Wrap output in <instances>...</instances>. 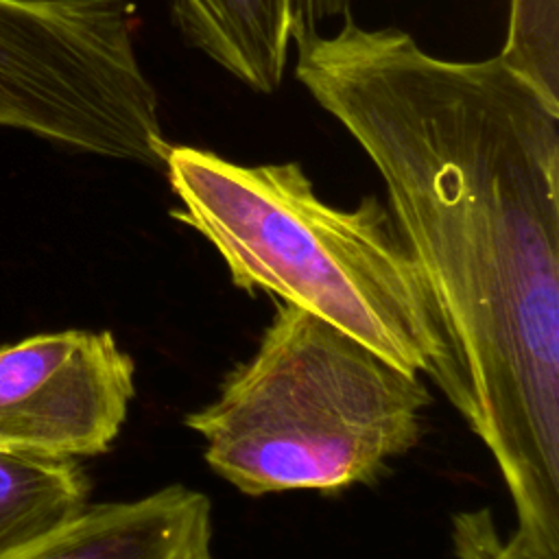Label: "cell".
I'll use <instances>...</instances> for the list:
<instances>
[{
    "instance_id": "9c48e42d",
    "label": "cell",
    "mask_w": 559,
    "mask_h": 559,
    "mask_svg": "<svg viewBox=\"0 0 559 559\" xmlns=\"http://www.w3.org/2000/svg\"><path fill=\"white\" fill-rule=\"evenodd\" d=\"M502 63L559 109V0H513Z\"/></svg>"
},
{
    "instance_id": "6da1fadb",
    "label": "cell",
    "mask_w": 559,
    "mask_h": 559,
    "mask_svg": "<svg viewBox=\"0 0 559 559\" xmlns=\"http://www.w3.org/2000/svg\"><path fill=\"white\" fill-rule=\"evenodd\" d=\"M295 76L367 153L445 347L435 384L559 559V109L500 57L448 61L345 17Z\"/></svg>"
},
{
    "instance_id": "3957f363",
    "label": "cell",
    "mask_w": 559,
    "mask_h": 559,
    "mask_svg": "<svg viewBox=\"0 0 559 559\" xmlns=\"http://www.w3.org/2000/svg\"><path fill=\"white\" fill-rule=\"evenodd\" d=\"M428 404L417 373L282 301L255 352L186 426L210 469L245 496L332 493L378 480L411 452Z\"/></svg>"
},
{
    "instance_id": "30bf717a",
    "label": "cell",
    "mask_w": 559,
    "mask_h": 559,
    "mask_svg": "<svg viewBox=\"0 0 559 559\" xmlns=\"http://www.w3.org/2000/svg\"><path fill=\"white\" fill-rule=\"evenodd\" d=\"M454 559H535L515 533H502L489 507L456 511L452 515Z\"/></svg>"
},
{
    "instance_id": "ba28073f",
    "label": "cell",
    "mask_w": 559,
    "mask_h": 559,
    "mask_svg": "<svg viewBox=\"0 0 559 559\" xmlns=\"http://www.w3.org/2000/svg\"><path fill=\"white\" fill-rule=\"evenodd\" d=\"M87 478L74 459L0 448V559L31 546L87 504Z\"/></svg>"
},
{
    "instance_id": "8fae6325",
    "label": "cell",
    "mask_w": 559,
    "mask_h": 559,
    "mask_svg": "<svg viewBox=\"0 0 559 559\" xmlns=\"http://www.w3.org/2000/svg\"><path fill=\"white\" fill-rule=\"evenodd\" d=\"M354 0H293V39L295 44L319 35L321 26L336 17H347Z\"/></svg>"
},
{
    "instance_id": "8992f818",
    "label": "cell",
    "mask_w": 559,
    "mask_h": 559,
    "mask_svg": "<svg viewBox=\"0 0 559 559\" xmlns=\"http://www.w3.org/2000/svg\"><path fill=\"white\" fill-rule=\"evenodd\" d=\"M7 559H218L212 502L170 483L133 500L85 504Z\"/></svg>"
},
{
    "instance_id": "52a82bcc",
    "label": "cell",
    "mask_w": 559,
    "mask_h": 559,
    "mask_svg": "<svg viewBox=\"0 0 559 559\" xmlns=\"http://www.w3.org/2000/svg\"><path fill=\"white\" fill-rule=\"evenodd\" d=\"M181 35L253 92H275L293 41V0H173Z\"/></svg>"
},
{
    "instance_id": "7a4b0ae2",
    "label": "cell",
    "mask_w": 559,
    "mask_h": 559,
    "mask_svg": "<svg viewBox=\"0 0 559 559\" xmlns=\"http://www.w3.org/2000/svg\"><path fill=\"white\" fill-rule=\"evenodd\" d=\"M164 173L179 201L173 218L214 247L236 288L308 310L437 380L445 347L432 306L376 197L336 207L297 162L242 166L192 146H170Z\"/></svg>"
},
{
    "instance_id": "5b68a950",
    "label": "cell",
    "mask_w": 559,
    "mask_h": 559,
    "mask_svg": "<svg viewBox=\"0 0 559 559\" xmlns=\"http://www.w3.org/2000/svg\"><path fill=\"white\" fill-rule=\"evenodd\" d=\"M135 362L111 332L63 330L0 347V448L96 456L120 435Z\"/></svg>"
},
{
    "instance_id": "277c9868",
    "label": "cell",
    "mask_w": 559,
    "mask_h": 559,
    "mask_svg": "<svg viewBox=\"0 0 559 559\" xmlns=\"http://www.w3.org/2000/svg\"><path fill=\"white\" fill-rule=\"evenodd\" d=\"M0 124L164 168L170 144L131 0H0Z\"/></svg>"
}]
</instances>
